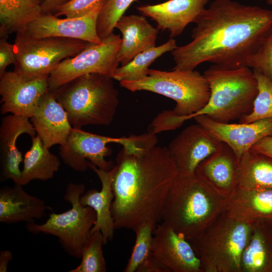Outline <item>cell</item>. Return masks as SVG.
Instances as JSON below:
<instances>
[{"label":"cell","instance_id":"cell-1","mask_svg":"<svg viewBox=\"0 0 272 272\" xmlns=\"http://www.w3.org/2000/svg\"><path fill=\"white\" fill-rule=\"evenodd\" d=\"M194 23L192 41L172 51V70H194L206 62L235 69L247 66L270 32L272 10L233 0H213Z\"/></svg>","mask_w":272,"mask_h":272},{"label":"cell","instance_id":"cell-2","mask_svg":"<svg viewBox=\"0 0 272 272\" xmlns=\"http://www.w3.org/2000/svg\"><path fill=\"white\" fill-rule=\"evenodd\" d=\"M116 161L111 206L115 229L134 231L146 223H159L178 174L167 148L155 145L136 153L123 148Z\"/></svg>","mask_w":272,"mask_h":272},{"label":"cell","instance_id":"cell-3","mask_svg":"<svg viewBox=\"0 0 272 272\" xmlns=\"http://www.w3.org/2000/svg\"><path fill=\"white\" fill-rule=\"evenodd\" d=\"M227 201L195 173L178 174L168 193L161 222L189 241L226 209Z\"/></svg>","mask_w":272,"mask_h":272},{"label":"cell","instance_id":"cell-4","mask_svg":"<svg viewBox=\"0 0 272 272\" xmlns=\"http://www.w3.org/2000/svg\"><path fill=\"white\" fill-rule=\"evenodd\" d=\"M50 90L74 128L109 125L119 104L112 78L100 74L82 76Z\"/></svg>","mask_w":272,"mask_h":272},{"label":"cell","instance_id":"cell-5","mask_svg":"<svg viewBox=\"0 0 272 272\" xmlns=\"http://www.w3.org/2000/svg\"><path fill=\"white\" fill-rule=\"evenodd\" d=\"M210 95L207 104L196 113L182 116L185 121L199 115L214 121L229 123L252 110L258 92L253 70L247 66L227 69L213 64L203 72Z\"/></svg>","mask_w":272,"mask_h":272},{"label":"cell","instance_id":"cell-6","mask_svg":"<svg viewBox=\"0 0 272 272\" xmlns=\"http://www.w3.org/2000/svg\"><path fill=\"white\" fill-rule=\"evenodd\" d=\"M251 225L224 210L201 234L189 240L202 272H241L242 252Z\"/></svg>","mask_w":272,"mask_h":272},{"label":"cell","instance_id":"cell-7","mask_svg":"<svg viewBox=\"0 0 272 272\" xmlns=\"http://www.w3.org/2000/svg\"><path fill=\"white\" fill-rule=\"evenodd\" d=\"M119 83L121 87L132 92L147 91L173 100L176 106L172 112L178 116L198 111L207 104L210 95L206 78L194 70L163 71L149 69L144 79Z\"/></svg>","mask_w":272,"mask_h":272},{"label":"cell","instance_id":"cell-8","mask_svg":"<svg viewBox=\"0 0 272 272\" xmlns=\"http://www.w3.org/2000/svg\"><path fill=\"white\" fill-rule=\"evenodd\" d=\"M85 192L83 184L69 183L63 199L71 205V208L61 213H51L41 224L28 223L27 230L34 234L42 233L56 237L69 255L81 259L83 245L96 220L95 211L80 202V197Z\"/></svg>","mask_w":272,"mask_h":272},{"label":"cell","instance_id":"cell-9","mask_svg":"<svg viewBox=\"0 0 272 272\" xmlns=\"http://www.w3.org/2000/svg\"><path fill=\"white\" fill-rule=\"evenodd\" d=\"M89 42L59 37L34 38L25 31L16 33L14 72L29 81L49 75L62 60L76 56Z\"/></svg>","mask_w":272,"mask_h":272},{"label":"cell","instance_id":"cell-10","mask_svg":"<svg viewBox=\"0 0 272 272\" xmlns=\"http://www.w3.org/2000/svg\"><path fill=\"white\" fill-rule=\"evenodd\" d=\"M146 133L128 137L112 138L92 133L81 128L73 127L65 143L60 146L59 155L67 166L77 172H85L90 162L98 168L109 171L112 163L106 157L112 153L107 147L110 143L122 146L126 151L133 152L147 141Z\"/></svg>","mask_w":272,"mask_h":272},{"label":"cell","instance_id":"cell-11","mask_svg":"<svg viewBox=\"0 0 272 272\" xmlns=\"http://www.w3.org/2000/svg\"><path fill=\"white\" fill-rule=\"evenodd\" d=\"M121 41L119 35L112 32L99 44L89 42L77 55L62 60L51 71L48 77L49 89H55L89 74L112 78L119 63L117 55Z\"/></svg>","mask_w":272,"mask_h":272},{"label":"cell","instance_id":"cell-12","mask_svg":"<svg viewBox=\"0 0 272 272\" xmlns=\"http://www.w3.org/2000/svg\"><path fill=\"white\" fill-rule=\"evenodd\" d=\"M106 1L99 0L90 12L80 17L60 19L51 13L42 14L28 25L26 32L36 39L59 37L99 44L102 40L97 34V22Z\"/></svg>","mask_w":272,"mask_h":272},{"label":"cell","instance_id":"cell-13","mask_svg":"<svg viewBox=\"0 0 272 272\" xmlns=\"http://www.w3.org/2000/svg\"><path fill=\"white\" fill-rule=\"evenodd\" d=\"M49 75L27 81L14 71H6L0 76L1 114L10 113L30 118L49 90Z\"/></svg>","mask_w":272,"mask_h":272},{"label":"cell","instance_id":"cell-14","mask_svg":"<svg viewBox=\"0 0 272 272\" xmlns=\"http://www.w3.org/2000/svg\"><path fill=\"white\" fill-rule=\"evenodd\" d=\"M151 251L169 272H202L189 241L162 222L154 230Z\"/></svg>","mask_w":272,"mask_h":272},{"label":"cell","instance_id":"cell-15","mask_svg":"<svg viewBox=\"0 0 272 272\" xmlns=\"http://www.w3.org/2000/svg\"><path fill=\"white\" fill-rule=\"evenodd\" d=\"M222 142L199 124L184 129L167 148L178 174L195 173L198 164L215 152Z\"/></svg>","mask_w":272,"mask_h":272},{"label":"cell","instance_id":"cell-16","mask_svg":"<svg viewBox=\"0 0 272 272\" xmlns=\"http://www.w3.org/2000/svg\"><path fill=\"white\" fill-rule=\"evenodd\" d=\"M193 118L215 138L228 145L238 162L257 142L272 136V118L239 123L219 122L205 115Z\"/></svg>","mask_w":272,"mask_h":272},{"label":"cell","instance_id":"cell-17","mask_svg":"<svg viewBox=\"0 0 272 272\" xmlns=\"http://www.w3.org/2000/svg\"><path fill=\"white\" fill-rule=\"evenodd\" d=\"M30 118L10 114L4 116L0 125L1 181L11 180L19 184L21 178L20 164L24 158L17 146L18 138L27 134L32 138L37 135Z\"/></svg>","mask_w":272,"mask_h":272},{"label":"cell","instance_id":"cell-18","mask_svg":"<svg viewBox=\"0 0 272 272\" xmlns=\"http://www.w3.org/2000/svg\"><path fill=\"white\" fill-rule=\"evenodd\" d=\"M209 0H169L136 9L142 16L156 22L159 29L168 30L170 38L180 35L190 23H194Z\"/></svg>","mask_w":272,"mask_h":272},{"label":"cell","instance_id":"cell-19","mask_svg":"<svg viewBox=\"0 0 272 272\" xmlns=\"http://www.w3.org/2000/svg\"><path fill=\"white\" fill-rule=\"evenodd\" d=\"M238 168L235 153L222 142L218 150L198 164L195 173L228 199L238 187Z\"/></svg>","mask_w":272,"mask_h":272},{"label":"cell","instance_id":"cell-20","mask_svg":"<svg viewBox=\"0 0 272 272\" xmlns=\"http://www.w3.org/2000/svg\"><path fill=\"white\" fill-rule=\"evenodd\" d=\"M30 119L37 135L49 149L63 145L73 128L66 111L49 89L41 98Z\"/></svg>","mask_w":272,"mask_h":272},{"label":"cell","instance_id":"cell-21","mask_svg":"<svg viewBox=\"0 0 272 272\" xmlns=\"http://www.w3.org/2000/svg\"><path fill=\"white\" fill-rule=\"evenodd\" d=\"M89 168L97 175L101 183V189L88 190L80 197L81 204L92 208L96 214V220L91 233L100 231L103 236L104 244L113 239L115 229L111 214V206L114 199L112 182L115 171V166L109 171L98 168L90 162Z\"/></svg>","mask_w":272,"mask_h":272},{"label":"cell","instance_id":"cell-22","mask_svg":"<svg viewBox=\"0 0 272 272\" xmlns=\"http://www.w3.org/2000/svg\"><path fill=\"white\" fill-rule=\"evenodd\" d=\"M115 28L122 36L117 55L121 65L129 63L140 53L155 46L158 30L143 16L123 15Z\"/></svg>","mask_w":272,"mask_h":272},{"label":"cell","instance_id":"cell-23","mask_svg":"<svg viewBox=\"0 0 272 272\" xmlns=\"http://www.w3.org/2000/svg\"><path fill=\"white\" fill-rule=\"evenodd\" d=\"M50 209L42 199L29 194L19 184L0 189V222L12 224L33 222Z\"/></svg>","mask_w":272,"mask_h":272},{"label":"cell","instance_id":"cell-24","mask_svg":"<svg viewBox=\"0 0 272 272\" xmlns=\"http://www.w3.org/2000/svg\"><path fill=\"white\" fill-rule=\"evenodd\" d=\"M226 210L248 224L272 222V188L245 190L237 188L227 199Z\"/></svg>","mask_w":272,"mask_h":272},{"label":"cell","instance_id":"cell-25","mask_svg":"<svg viewBox=\"0 0 272 272\" xmlns=\"http://www.w3.org/2000/svg\"><path fill=\"white\" fill-rule=\"evenodd\" d=\"M271 222L251 224L247 243L241 258V272H272Z\"/></svg>","mask_w":272,"mask_h":272},{"label":"cell","instance_id":"cell-26","mask_svg":"<svg viewBox=\"0 0 272 272\" xmlns=\"http://www.w3.org/2000/svg\"><path fill=\"white\" fill-rule=\"evenodd\" d=\"M32 145L26 152L19 184L25 186L34 180L47 181L59 170L60 162L36 135L31 138Z\"/></svg>","mask_w":272,"mask_h":272},{"label":"cell","instance_id":"cell-27","mask_svg":"<svg viewBox=\"0 0 272 272\" xmlns=\"http://www.w3.org/2000/svg\"><path fill=\"white\" fill-rule=\"evenodd\" d=\"M42 14L39 0H0V37L23 32Z\"/></svg>","mask_w":272,"mask_h":272},{"label":"cell","instance_id":"cell-28","mask_svg":"<svg viewBox=\"0 0 272 272\" xmlns=\"http://www.w3.org/2000/svg\"><path fill=\"white\" fill-rule=\"evenodd\" d=\"M238 188H272V158L250 149L239 161Z\"/></svg>","mask_w":272,"mask_h":272},{"label":"cell","instance_id":"cell-29","mask_svg":"<svg viewBox=\"0 0 272 272\" xmlns=\"http://www.w3.org/2000/svg\"><path fill=\"white\" fill-rule=\"evenodd\" d=\"M177 47L173 38L165 43L155 46L137 55L129 63L118 67L112 79L119 82L132 81L144 79L148 76L149 66L166 52L172 51Z\"/></svg>","mask_w":272,"mask_h":272},{"label":"cell","instance_id":"cell-30","mask_svg":"<svg viewBox=\"0 0 272 272\" xmlns=\"http://www.w3.org/2000/svg\"><path fill=\"white\" fill-rule=\"evenodd\" d=\"M103 244V236L100 231L91 233L83 245L80 264L69 271H106V264L102 249Z\"/></svg>","mask_w":272,"mask_h":272},{"label":"cell","instance_id":"cell-31","mask_svg":"<svg viewBox=\"0 0 272 272\" xmlns=\"http://www.w3.org/2000/svg\"><path fill=\"white\" fill-rule=\"evenodd\" d=\"M252 70L257 82L258 92L251 111L241 118L239 123L272 118V82L261 73Z\"/></svg>","mask_w":272,"mask_h":272},{"label":"cell","instance_id":"cell-32","mask_svg":"<svg viewBox=\"0 0 272 272\" xmlns=\"http://www.w3.org/2000/svg\"><path fill=\"white\" fill-rule=\"evenodd\" d=\"M157 224L146 223L134 231L135 241L124 272H137L139 266L151 254L153 232Z\"/></svg>","mask_w":272,"mask_h":272},{"label":"cell","instance_id":"cell-33","mask_svg":"<svg viewBox=\"0 0 272 272\" xmlns=\"http://www.w3.org/2000/svg\"><path fill=\"white\" fill-rule=\"evenodd\" d=\"M135 0H107L97 20V32L101 40L113 32L115 24Z\"/></svg>","mask_w":272,"mask_h":272},{"label":"cell","instance_id":"cell-34","mask_svg":"<svg viewBox=\"0 0 272 272\" xmlns=\"http://www.w3.org/2000/svg\"><path fill=\"white\" fill-rule=\"evenodd\" d=\"M247 66L261 73L272 82V30L256 52L250 57Z\"/></svg>","mask_w":272,"mask_h":272},{"label":"cell","instance_id":"cell-35","mask_svg":"<svg viewBox=\"0 0 272 272\" xmlns=\"http://www.w3.org/2000/svg\"><path fill=\"white\" fill-rule=\"evenodd\" d=\"M99 0H70L57 7L53 14L58 17L64 16L72 18L83 16L90 12Z\"/></svg>","mask_w":272,"mask_h":272},{"label":"cell","instance_id":"cell-36","mask_svg":"<svg viewBox=\"0 0 272 272\" xmlns=\"http://www.w3.org/2000/svg\"><path fill=\"white\" fill-rule=\"evenodd\" d=\"M7 39H0V76L6 71L9 65L14 64L16 61L14 45L9 43Z\"/></svg>","mask_w":272,"mask_h":272},{"label":"cell","instance_id":"cell-37","mask_svg":"<svg viewBox=\"0 0 272 272\" xmlns=\"http://www.w3.org/2000/svg\"><path fill=\"white\" fill-rule=\"evenodd\" d=\"M137 272H169L151 254L139 266Z\"/></svg>","mask_w":272,"mask_h":272},{"label":"cell","instance_id":"cell-38","mask_svg":"<svg viewBox=\"0 0 272 272\" xmlns=\"http://www.w3.org/2000/svg\"><path fill=\"white\" fill-rule=\"evenodd\" d=\"M251 149L272 158V136L261 139Z\"/></svg>","mask_w":272,"mask_h":272},{"label":"cell","instance_id":"cell-39","mask_svg":"<svg viewBox=\"0 0 272 272\" xmlns=\"http://www.w3.org/2000/svg\"><path fill=\"white\" fill-rule=\"evenodd\" d=\"M70 0H45L41 4V12L42 14L52 13L56 9L67 3Z\"/></svg>","mask_w":272,"mask_h":272},{"label":"cell","instance_id":"cell-40","mask_svg":"<svg viewBox=\"0 0 272 272\" xmlns=\"http://www.w3.org/2000/svg\"><path fill=\"white\" fill-rule=\"evenodd\" d=\"M13 258L12 253L9 250L0 252V272H7L9 262Z\"/></svg>","mask_w":272,"mask_h":272},{"label":"cell","instance_id":"cell-41","mask_svg":"<svg viewBox=\"0 0 272 272\" xmlns=\"http://www.w3.org/2000/svg\"><path fill=\"white\" fill-rule=\"evenodd\" d=\"M266 2L267 4L272 6V0H266Z\"/></svg>","mask_w":272,"mask_h":272},{"label":"cell","instance_id":"cell-42","mask_svg":"<svg viewBox=\"0 0 272 272\" xmlns=\"http://www.w3.org/2000/svg\"><path fill=\"white\" fill-rule=\"evenodd\" d=\"M45 0H39L40 2L42 4Z\"/></svg>","mask_w":272,"mask_h":272},{"label":"cell","instance_id":"cell-43","mask_svg":"<svg viewBox=\"0 0 272 272\" xmlns=\"http://www.w3.org/2000/svg\"><path fill=\"white\" fill-rule=\"evenodd\" d=\"M256 1H263V0H256Z\"/></svg>","mask_w":272,"mask_h":272},{"label":"cell","instance_id":"cell-44","mask_svg":"<svg viewBox=\"0 0 272 272\" xmlns=\"http://www.w3.org/2000/svg\"><path fill=\"white\" fill-rule=\"evenodd\" d=\"M271 225H272V223H271Z\"/></svg>","mask_w":272,"mask_h":272}]
</instances>
